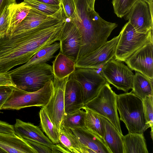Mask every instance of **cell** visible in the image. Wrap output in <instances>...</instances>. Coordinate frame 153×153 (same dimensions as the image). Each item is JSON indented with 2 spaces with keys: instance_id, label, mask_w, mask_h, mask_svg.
Instances as JSON below:
<instances>
[{
  "instance_id": "1",
  "label": "cell",
  "mask_w": 153,
  "mask_h": 153,
  "mask_svg": "<svg viewBox=\"0 0 153 153\" xmlns=\"http://www.w3.org/2000/svg\"><path fill=\"white\" fill-rule=\"evenodd\" d=\"M60 30L45 21L33 29L0 36V73L27 63L40 50L59 41Z\"/></svg>"
},
{
  "instance_id": "2",
  "label": "cell",
  "mask_w": 153,
  "mask_h": 153,
  "mask_svg": "<svg viewBox=\"0 0 153 153\" xmlns=\"http://www.w3.org/2000/svg\"><path fill=\"white\" fill-rule=\"evenodd\" d=\"M79 19L71 20L80 33L81 44L77 60L103 45L118 25L105 21L94 9L90 8L87 0H75Z\"/></svg>"
},
{
  "instance_id": "3",
  "label": "cell",
  "mask_w": 153,
  "mask_h": 153,
  "mask_svg": "<svg viewBox=\"0 0 153 153\" xmlns=\"http://www.w3.org/2000/svg\"><path fill=\"white\" fill-rule=\"evenodd\" d=\"M116 105L120 120L124 123L128 133L143 134L148 128L143 100L131 91L117 94Z\"/></svg>"
},
{
  "instance_id": "4",
  "label": "cell",
  "mask_w": 153,
  "mask_h": 153,
  "mask_svg": "<svg viewBox=\"0 0 153 153\" xmlns=\"http://www.w3.org/2000/svg\"><path fill=\"white\" fill-rule=\"evenodd\" d=\"M17 88L27 91L33 92L43 87L54 79L52 66L45 63L27 68H15L8 72Z\"/></svg>"
},
{
  "instance_id": "5",
  "label": "cell",
  "mask_w": 153,
  "mask_h": 153,
  "mask_svg": "<svg viewBox=\"0 0 153 153\" xmlns=\"http://www.w3.org/2000/svg\"><path fill=\"white\" fill-rule=\"evenodd\" d=\"M53 91V81L48 82L41 88L27 92L14 87L2 109L19 110L33 106H45L48 102Z\"/></svg>"
},
{
  "instance_id": "6",
  "label": "cell",
  "mask_w": 153,
  "mask_h": 153,
  "mask_svg": "<svg viewBox=\"0 0 153 153\" xmlns=\"http://www.w3.org/2000/svg\"><path fill=\"white\" fill-rule=\"evenodd\" d=\"M117 95L107 82L100 89L97 95L84 104V107L107 119L123 136L117 111Z\"/></svg>"
},
{
  "instance_id": "7",
  "label": "cell",
  "mask_w": 153,
  "mask_h": 153,
  "mask_svg": "<svg viewBox=\"0 0 153 153\" xmlns=\"http://www.w3.org/2000/svg\"><path fill=\"white\" fill-rule=\"evenodd\" d=\"M114 58L125 62L134 52L146 44L153 42V30L146 33L137 32L128 22L122 28Z\"/></svg>"
},
{
  "instance_id": "8",
  "label": "cell",
  "mask_w": 153,
  "mask_h": 153,
  "mask_svg": "<svg viewBox=\"0 0 153 153\" xmlns=\"http://www.w3.org/2000/svg\"><path fill=\"white\" fill-rule=\"evenodd\" d=\"M100 72L107 82L125 93L132 88L134 74L122 61L112 58L102 67Z\"/></svg>"
},
{
  "instance_id": "9",
  "label": "cell",
  "mask_w": 153,
  "mask_h": 153,
  "mask_svg": "<svg viewBox=\"0 0 153 153\" xmlns=\"http://www.w3.org/2000/svg\"><path fill=\"white\" fill-rule=\"evenodd\" d=\"M71 75L82 88L84 104L95 97L107 82L100 72L96 69L76 68Z\"/></svg>"
},
{
  "instance_id": "10",
  "label": "cell",
  "mask_w": 153,
  "mask_h": 153,
  "mask_svg": "<svg viewBox=\"0 0 153 153\" xmlns=\"http://www.w3.org/2000/svg\"><path fill=\"white\" fill-rule=\"evenodd\" d=\"M120 33L93 51L78 59L75 68L97 69L114 58Z\"/></svg>"
},
{
  "instance_id": "11",
  "label": "cell",
  "mask_w": 153,
  "mask_h": 153,
  "mask_svg": "<svg viewBox=\"0 0 153 153\" xmlns=\"http://www.w3.org/2000/svg\"><path fill=\"white\" fill-rule=\"evenodd\" d=\"M68 77L62 79L54 77L53 93L48 103L44 107L50 118L59 132L61 123L65 114L64 93Z\"/></svg>"
},
{
  "instance_id": "12",
  "label": "cell",
  "mask_w": 153,
  "mask_h": 153,
  "mask_svg": "<svg viewBox=\"0 0 153 153\" xmlns=\"http://www.w3.org/2000/svg\"><path fill=\"white\" fill-rule=\"evenodd\" d=\"M153 2L138 0L125 16L138 33H146L153 29Z\"/></svg>"
},
{
  "instance_id": "13",
  "label": "cell",
  "mask_w": 153,
  "mask_h": 153,
  "mask_svg": "<svg viewBox=\"0 0 153 153\" xmlns=\"http://www.w3.org/2000/svg\"><path fill=\"white\" fill-rule=\"evenodd\" d=\"M59 41L60 52L75 63L81 48V36L78 28L71 19L67 18L64 23Z\"/></svg>"
},
{
  "instance_id": "14",
  "label": "cell",
  "mask_w": 153,
  "mask_h": 153,
  "mask_svg": "<svg viewBox=\"0 0 153 153\" xmlns=\"http://www.w3.org/2000/svg\"><path fill=\"white\" fill-rule=\"evenodd\" d=\"M153 42L145 44L125 62L132 70L139 72L153 80Z\"/></svg>"
},
{
  "instance_id": "15",
  "label": "cell",
  "mask_w": 153,
  "mask_h": 153,
  "mask_svg": "<svg viewBox=\"0 0 153 153\" xmlns=\"http://www.w3.org/2000/svg\"><path fill=\"white\" fill-rule=\"evenodd\" d=\"M64 105L65 114L72 113L84 106L83 95L79 84L71 74L66 82L64 93Z\"/></svg>"
},
{
  "instance_id": "16",
  "label": "cell",
  "mask_w": 153,
  "mask_h": 153,
  "mask_svg": "<svg viewBox=\"0 0 153 153\" xmlns=\"http://www.w3.org/2000/svg\"><path fill=\"white\" fill-rule=\"evenodd\" d=\"M15 134L19 137L27 139L45 145L52 148L54 145L37 126L17 119L13 126Z\"/></svg>"
},
{
  "instance_id": "17",
  "label": "cell",
  "mask_w": 153,
  "mask_h": 153,
  "mask_svg": "<svg viewBox=\"0 0 153 153\" xmlns=\"http://www.w3.org/2000/svg\"><path fill=\"white\" fill-rule=\"evenodd\" d=\"M70 130L82 144L92 153H111L102 139L86 128Z\"/></svg>"
},
{
  "instance_id": "18",
  "label": "cell",
  "mask_w": 153,
  "mask_h": 153,
  "mask_svg": "<svg viewBox=\"0 0 153 153\" xmlns=\"http://www.w3.org/2000/svg\"><path fill=\"white\" fill-rule=\"evenodd\" d=\"M0 147L7 153H37L24 139L16 134H0Z\"/></svg>"
},
{
  "instance_id": "19",
  "label": "cell",
  "mask_w": 153,
  "mask_h": 153,
  "mask_svg": "<svg viewBox=\"0 0 153 153\" xmlns=\"http://www.w3.org/2000/svg\"><path fill=\"white\" fill-rule=\"evenodd\" d=\"M100 116L104 126L103 140L111 153H123L122 136L110 121Z\"/></svg>"
},
{
  "instance_id": "20",
  "label": "cell",
  "mask_w": 153,
  "mask_h": 153,
  "mask_svg": "<svg viewBox=\"0 0 153 153\" xmlns=\"http://www.w3.org/2000/svg\"><path fill=\"white\" fill-rule=\"evenodd\" d=\"M122 137L123 153H149L143 134L128 133Z\"/></svg>"
},
{
  "instance_id": "21",
  "label": "cell",
  "mask_w": 153,
  "mask_h": 153,
  "mask_svg": "<svg viewBox=\"0 0 153 153\" xmlns=\"http://www.w3.org/2000/svg\"><path fill=\"white\" fill-rule=\"evenodd\" d=\"M59 139V143L66 148L71 153H92L82 144L70 129L61 127Z\"/></svg>"
},
{
  "instance_id": "22",
  "label": "cell",
  "mask_w": 153,
  "mask_h": 153,
  "mask_svg": "<svg viewBox=\"0 0 153 153\" xmlns=\"http://www.w3.org/2000/svg\"><path fill=\"white\" fill-rule=\"evenodd\" d=\"M54 77L62 79L69 76L75 69V62L59 52L52 62Z\"/></svg>"
},
{
  "instance_id": "23",
  "label": "cell",
  "mask_w": 153,
  "mask_h": 153,
  "mask_svg": "<svg viewBox=\"0 0 153 153\" xmlns=\"http://www.w3.org/2000/svg\"><path fill=\"white\" fill-rule=\"evenodd\" d=\"M48 16L43 12L30 7L27 16L10 34L21 33L35 28L43 23Z\"/></svg>"
},
{
  "instance_id": "24",
  "label": "cell",
  "mask_w": 153,
  "mask_h": 153,
  "mask_svg": "<svg viewBox=\"0 0 153 153\" xmlns=\"http://www.w3.org/2000/svg\"><path fill=\"white\" fill-rule=\"evenodd\" d=\"M60 47L59 42H56L39 50L27 63L16 68H25L46 63L53 57L54 55Z\"/></svg>"
},
{
  "instance_id": "25",
  "label": "cell",
  "mask_w": 153,
  "mask_h": 153,
  "mask_svg": "<svg viewBox=\"0 0 153 153\" xmlns=\"http://www.w3.org/2000/svg\"><path fill=\"white\" fill-rule=\"evenodd\" d=\"M131 92L142 100L153 96V80L136 72L134 75Z\"/></svg>"
},
{
  "instance_id": "26",
  "label": "cell",
  "mask_w": 153,
  "mask_h": 153,
  "mask_svg": "<svg viewBox=\"0 0 153 153\" xmlns=\"http://www.w3.org/2000/svg\"><path fill=\"white\" fill-rule=\"evenodd\" d=\"M9 28L7 33L11 34L29 13L30 7L24 2L10 6Z\"/></svg>"
},
{
  "instance_id": "27",
  "label": "cell",
  "mask_w": 153,
  "mask_h": 153,
  "mask_svg": "<svg viewBox=\"0 0 153 153\" xmlns=\"http://www.w3.org/2000/svg\"><path fill=\"white\" fill-rule=\"evenodd\" d=\"M82 109L84 110L86 112L85 128L103 140L104 126L100 116L84 106Z\"/></svg>"
},
{
  "instance_id": "28",
  "label": "cell",
  "mask_w": 153,
  "mask_h": 153,
  "mask_svg": "<svg viewBox=\"0 0 153 153\" xmlns=\"http://www.w3.org/2000/svg\"><path fill=\"white\" fill-rule=\"evenodd\" d=\"M86 114L85 111L81 109L65 114L61 123V127L69 129L85 128Z\"/></svg>"
},
{
  "instance_id": "29",
  "label": "cell",
  "mask_w": 153,
  "mask_h": 153,
  "mask_svg": "<svg viewBox=\"0 0 153 153\" xmlns=\"http://www.w3.org/2000/svg\"><path fill=\"white\" fill-rule=\"evenodd\" d=\"M39 115L40 125L43 131L53 144L59 143V132L50 118L44 107L40 109Z\"/></svg>"
},
{
  "instance_id": "30",
  "label": "cell",
  "mask_w": 153,
  "mask_h": 153,
  "mask_svg": "<svg viewBox=\"0 0 153 153\" xmlns=\"http://www.w3.org/2000/svg\"><path fill=\"white\" fill-rule=\"evenodd\" d=\"M23 1L27 5L43 12L48 16L55 14L62 7L61 5H49L35 0H24Z\"/></svg>"
},
{
  "instance_id": "31",
  "label": "cell",
  "mask_w": 153,
  "mask_h": 153,
  "mask_svg": "<svg viewBox=\"0 0 153 153\" xmlns=\"http://www.w3.org/2000/svg\"><path fill=\"white\" fill-rule=\"evenodd\" d=\"M138 0H112L114 12L117 16L122 18L129 12Z\"/></svg>"
},
{
  "instance_id": "32",
  "label": "cell",
  "mask_w": 153,
  "mask_h": 153,
  "mask_svg": "<svg viewBox=\"0 0 153 153\" xmlns=\"http://www.w3.org/2000/svg\"><path fill=\"white\" fill-rule=\"evenodd\" d=\"M145 117L148 128H151V136L153 139V96L146 97L143 100Z\"/></svg>"
},
{
  "instance_id": "33",
  "label": "cell",
  "mask_w": 153,
  "mask_h": 153,
  "mask_svg": "<svg viewBox=\"0 0 153 153\" xmlns=\"http://www.w3.org/2000/svg\"><path fill=\"white\" fill-rule=\"evenodd\" d=\"M60 2L66 18L78 20L79 18L76 12L75 0H60Z\"/></svg>"
},
{
  "instance_id": "34",
  "label": "cell",
  "mask_w": 153,
  "mask_h": 153,
  "mask_svg": "<svg viewBox=\"0 0 153 153\" xmlns=\"http://www.w3.org/2000/svg\"><path fill=\"white\" fill-rule=\"evenodd\" d=\"M10 6L6 7L0 15V36L6 34L9 28Z\"/></svg>"
},
{
  "instance_id": "35",
  "label": "cell",
  "mask_w": 153,
  "mask_h": 153,
  "mask_svg": "<svg viewBox=\"0 0 153 153\" xmlns=\"http://www.w3.org/2000/svg\"><path fill=\"white\" fill-rule=\"evenodd\" d=\"M14 87L11 86H0V110L10 95Z\"/></svg>"
},
{
  "instance_id": "36",
  "label": "cell",
  "mask_w": 153,
  "mask_h": 153,
  "mask_svg": "<svg viewBox=\"0 0 153 153\" xmlns=\"http://www.w3.org/2000/svg\"><path fill=\"white\" fill-rule=\"evenodd\" d=\"M24 139L37 153H52L51 149L45 145L29 139Z\"/></svg>"
},
{
  "instance_id": "37",
  "label": "cell",
  "mask_w": 153,
  "mask_h": 153,
  "mask_svg": "<svg viewBox=\"0 0 153 153\" xmlns=\"http://www.w3.org/2000/svg\"><path fill=\"white\" fill-rule=\"evenodd\" d=\"M0 134H15L13 126L6 122L0 120Z\"/></svg>"
},
{
  "instance_id": "38",
  "label": "cell",
  "mask_w": 153,
  "mask_h": 153,
  "mask_svg": "<svg viewBox=\"0 0 153 153\" xmlns=\"http://www.w3.org/2000/svg\"><path fill=\"white\" fill-rule=\"evenodd\" d=\"M7 85L16 87L9 72L0 73V86Z\"/></svg>"
},
{
  "instance_id": "39",
  "label": "cell",
  "mask_w": 153,
  "mask_h": 153,
  "mask_svg": "<svg viewBox=\"0 0 153 153\" xmlns=\"http://www.w3.org/2000/svg\"><path fill=\"white\" fill-rule=\"evenodd\" d=\"M51 149L52 153H71L66 148L59 143L54 144Z\"/></svg>"
},
{
  "instance_id": "40",
  "label": "cell",
  "mask_w": 153,
  "mask_h": 153,
  "mask_svg": "<svg viewBox=\"0 0 153 153\" xmlns=\"http://www.w3.org/2000/svg\"><path fill=\"white\" fill-rule=\"evenodd\" d=\"M16 3V0H0V15L6 7Z\"/></svg>"
},
{
  "instance_id": "41",
  "label": "cell",
  "mask_w": 153,
  "mask_h": 153,
  "mask_svg": "<svg viewBox=\"0 0 153 153\" xmlns=\"http://www.w3.org/2000/svg\"><path fill=\"white\" fill-rule=\"evenodd\" d=\"M45 4L51 5H61L60 0H35Z\"/></svg>"
},
{
  "instance_id": "42",
  "label": "cell",
  "mask_w": 153,
  "mask_h": 153,
  "mask_svg": "<svg viewBox=\"0 0 153 153\" xmlns=\"http://www.w3.org/2000/svg\"><path fill=\"white\" fill-rule=\"evenodd\" d=\"M95 0H87L88 7L94 9V3Z\"/></svg>"
},
{
  "instance_id": "43",
  "label": "cell",
  "mask_w": 153,
  "mask_h": 153,
  "mask_svg": "<svg viewBox=\"0 0 153 153\" xmlns=\"http://www.w3.org/2000/svg\"><path fill=\"white\" fill-rule=\"evenodd\" d=\"M7 153L6 152L0 147V153Z\"/></svg>"
},
{
  "instance_id": "44",
  "label": "cell",
  "mask_w": 153,
  "mask_h": 153,
  "mask_svg": "<svg viewBox=\"0 0 153 153\" xmlns=\"http://www.w3.org/2000/svg\"><path fill=\"white\" fill-rule=\"evenodd\" d=\"M144 0L149 2V3L153 2V0Z\"/></svg>"
}]
</instances>
